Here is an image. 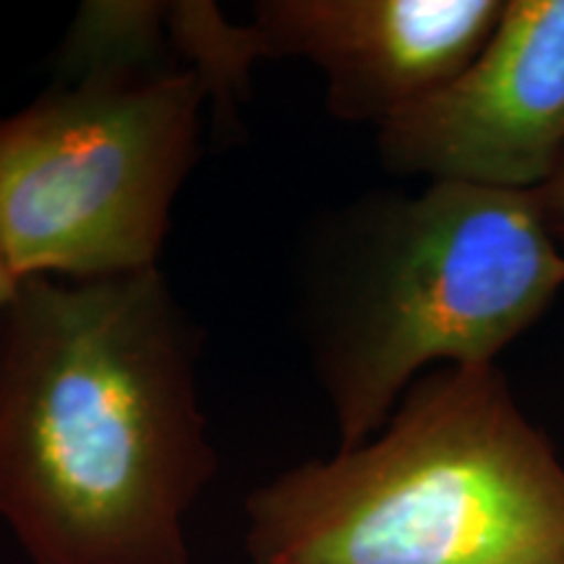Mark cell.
<instances>
[{
	"label": "cell",
	"instance_id": "6",
	"mask_svg": "<svg viewBox=\"0 0 564 564\" xmlns=\"http://www.w3.org/2000/svg\"><path fill=\"white\" fill-rule=\"evenodd\" d=\"M502 11L505 0H264L249 26L262 58L322 70L335 118L379 131L463 74Z\"/></svg>",
	"mask_w": 564,
	"mask_h": 564
},
{
	"label": "cell",
	"instance_id": "5",
	"mask_svg": "<svg viewBox=\"0 0 564 564\" xmlns=\"http://www.w3.org/2000/svg\"><path fill=\"white\" fill-rule=\"evenodd\" d=\"M394 175L535 194L564 162V0H505L470 66L377 131Z\"/></svg>",
	"mask_w": 564,
	"mask_h": 564
},
{
	"label": "cell",
	"instance_id": "3",
	"mask_svg": "<svg viewBox=\"0 0 564 564\" xmlns=\"http://www.w3.org/2000/svg\"><path fill=\"white\" fill-rule=\"evenodd\" d=\"M564 288L535 194L426 183L333 217L306 291V340L340 449L369 442L436 366L494 364Z\"/></svg>",
	"mask_w": 564,
	"mask_h": 564
},
{
	"label": "cell",
	"instance_id": "8",
	"mask_svg": "<svg viewBox=\"0 0 564 564\" xmlns=\"http://www.w3.org/2000/svg\"><path fill=\"white\" fill-rule=\"evenodd\" d=\"M19 278L13 274V270L9 267V262H6L3 257V249H0V314H3V308L9 306V301L13 299V293H17L19 288Z\"/></svg>",
	"mask_w": 564,
	"mask_h": 564
},
{
	"label": "cell",
	"instance_id": "4",
	"mask_svg": "<svg viewBox=\"0 0 564 564\" xmlns=\"http://www.w3.org/2000/svg\"><path fill=\"white\" fill-rule=\"evenodd\" d=\"M207 84L181 63L100 66L0 118V249L19 280L158 267Z\"/></svg>",
	"mask_w": 564,
	"mask_h": 564
},
{
	"label": "cell",
	"instance_id": "7",
	"mask_svg": "<svg viewBox=\"0 0 564 564\" xmlns=\"http://www.w3.org/2000/svg\"><path fill=\"white\" fill-rule=\"evenodd\" d=\"M535 199H539L541 215H544V223L549 232H552L556 249L564 253V162L554 178L535 192Z\"/></svg>",
	"mask_w": 564,
	"mask_h": 564
},
{
	"label": "cell",
	"instance_id": "1",
	"mask_svg": "<svg viewBox=\"0 0 564 564\" xmlns=\"http://www.w3.org/2000/svg\"><path fill=\"white\" fill-rule=\"evenodd\" d=\"M199 333L160 267L19 282L0 314V520L30 564H192L217 474Z\"/></svg>",
	"mask_w": 564,
	"mask_h": 564
},
{
	"label": "cell",
	"instance_id": "2",
	"mask_svg": "<svg viewBox=\"0 0 564 564\" xmlns=\"http://www.w3.org/2000/svg\"><path fill=\"white\" fill-rule=\"evenodd\" d=\"M243 507L251 564H564V465L494 364L421 373L377 436Z\"/></svg>",
	"mask_w": 564,
	"mask_h": 564
}]
</instances>
